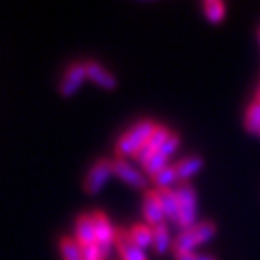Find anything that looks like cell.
I'll use <instances>...</instances> for the list:
<instances>
[{"mask_svg":"<svg viewBox=\"0 0 260 260\" xmlns=\"http://www.w3.org/2000/svg\"><path fill=\"white\" fill-rule=\"evenodd\" d=\"M152 248L157 255H167L170 249H174V240H172L170 230H168L167 222L154 226V242Z\"/></svg>","mask_w":260,"mask_h":260,"instance_id":"14","label":"cell"},{"mask_svg":"<svg viewBox=\"0 0 260 260\" xmlns=\"http://www.w3.org/2000/svg\"><path fill=\"white\" fill-rule=\"evenodd\" d=\"M175 172H177L179 183H190V179L195 177L201 170L204 168V159L201 155L193 154L188 157L179 159L177 162H174Z\"/></svg>","mask_w":260,"mask_h":260,"instance_id":"13","label":"cell"},{"mask_svg":"<svg viewBox=\"0 0 260 260\" xmlns=\"http://www.w3.org/2000/svg\"><path fill=\"white\" fill-rule=\"evenodd\" d=\"M175 260H219L217 256L208 255V253L186 251V253H174Z\"/></svg>","mask_w":260,"mask_h":260,"instance_id":"23","label":"cell"},{"mask_svg":"<svg viewBox=\"0 0 260 260\" xmlns=\"http://www.w3.org/2000/svg\"><path fill=\"white\" fill-rule=\"evenodd\" d=\"M253 100L260 103V81H258V85H256V89H255V96H253Z\"/></svg>","mask_w":260,"mask_h":260,"instance_id":"25","label":"cell"},{"mask_svg":"<svg viewBox=\"0 0 260 260\" xmlns=\"http://www.w3.org/2000/svg\"><path fill=\"white\" fill-rule=\"evenodd\" d=\"M217 235V224L213 220H199L188 230L179 232V235L174 239V253H186L195 251L203 244L210 242Z\"/></svg>","mask_w":260,"mask_h":260,"instance_id":"2","label":"cell"},{"mask_svg":"<svg viewBox=\"0 0 260 260\" xmlns=\"http://www.w3.org/2000/svg\"><path fill=\"white\" fill-rule=\"evenodd\" d=\"M258 42H260V29H258Z\"/></svg>","mask_w":260,"mask_h":260,"instance_id":"26","label":"cell"},{"mask_svg":"<svg viewBox=\"0 0 260 260\" xmlns=\"http://www.w3.org/2000/svg\"><path fill=\"white\" fill-rule=\"evenodd\" d=\"M83 249V260H105V255H103L102 248L98 244H92V246H85Z\"/></svg>","mask_w":260,"mask_h":260,"instance_id":"24","label":"cell"},{"mask_svg":"<svg viewBox=\"0 0 260 260\" xmlns=\"http://www.w3.org/2000/svg\"><path fill=\"white\" fill-rule=\"evenodd\" d=\"M170 134H172V130L168 128L167 125H161V123H157V126H155V130L152 132L150 138H148V141H146L145 145H143L141 150L134 155V159L138 162H141V165H145V162L148 161L152 155L157 154L159 148L162 146V143L170 138Z\"/></svg>","mask_w":260,"mask_h":260,"instance_id":"9","label":"cell"},{"mask_svg":"<svg viewBox=\"0 0 260 260\" xmlns=\"http://www.w3.org/2000/svg\"><path fill=\"white\" fill-rule=\"evenodd\" d=\"M155 126H157V123L152 121V119H141V121L134 123L126 132H123L116 141V146H114V152H116L118 159L134 157L143 148V145L148 141Z\"/></svg>","mask_w":260,"mask_h":260,"instance_id":"1","label":"cell"},{"mask_svg":"<svg viewBox=\"0 0 260 260\" xmlns=\"http://www.w3.org/2000/svg\"><path fill=\"white\" fill-rule=\"evenodd\" d=\"M85 65H87V78L92 80L98 87H102L105 90H112L118 87V78L114 76L105 65L98 63L94 60L85 61Z\"/></svg>","mask_w":260,"mask_h":260,"instance_id":"11","label":"cell"},{"mask_svg":"<svg viewBox=\"0 0 260 260\" xmlns=\"http://www.w3.org/2000/svg\"><path fill=\"white\" fill-rule=\"evenodd\" d=\"M141 211L143 217H145V222L148 226H157V224L167 222V217H165V211H162L161 201H159V193L157 190H146L145 197H143V204H141Z\"/></svg>","mask_w":260,"mask_h":260,"instance_id":"8","label":"cell"},{"mask_svg":"<svg viewBox=\"0 0 260 260\" xmlns=\"http://www.w3.org/2000/svg\"><path fill=\"white\" fill-rule=\"evenodd\" d=\"M168 165H170V157H167V155H162L161 152H157V154L152 155V157L148 159L145 165H141V167L146 175L154 177L155 174H159V172H161L162 168H167Z\"/></svg>","mask_w":260,"mask_h":260,"instance_id":"21","label":"cell"},{"mask_svg":"<svg viewBox=\"0 0 260 260\" xmlns=\"http://www.w3.org/2000/svg\"><path fill=\"white\" fill-rule=\"evenodd\" d=\"M203 11L206 20L211 22V24H220L226 18V6L220 0H204Z\"/></svg>","mask_w":260,"mask_h":260,"instance_id":"20","label":"cell"},{"mask_svg":"<svg viewBox=\"0 0 260 260\" xmlns=\"http://www.w3.org/2000/svg\"><path fill=\"white\" fill-rule=\"evenodd\" d=\"M87 80V65L85 61H74L73 65L67 67L63 78H61L58 90L63 98H71L80 90L83 81Z\"/></svg>","mask_w":260,"mask_h":260,"instance_id":"6","label":"cell"},{"mask_svg":"<svg viewBox=\"0 0 260 260\" xmlns=\"http://www.w3.org/2000/svg\"><path fill=\"white\" fill-rule=\"evenodd\" d=\"M179 145H181V136H179L177 132H172L170 138L162 143V146L159 148V152H161L162 155H167V157H172V155L177 152Z\"/></svg>","mask_w":260,"mask_h":260,"instance_id":"22","label":"cell"},{"mask_svg":"<svg viewBox=\"0 0 260 260\" xmlns=\"http://www.w3.org/2000/svg\"><path fill=\"white\" fill-rule=\"evenodd\" d=\"M152 183L155 184V190H168V188H177L179 184V177L177 172H175L174 165H168L167 168H162L159 174H155L152 177Z\"/></svg>","mask_w":260,"mask_h":260,"instance_id":"17","label":"cell"},{"mask_svg":"<svg viewBox=\"0 0 260 260\" xmlns=\"http://www.w3.org/2000/svg\"><path fill=\"white\" fill-rule=\"evenodd\" d=\"M116 249H118L121 260H148L146 258L145 249L138 248L132 239H130V232L125 228H118L116 232Z\"/></svg>","mask_w":260,"mask_h":260,"instance_id":"10","label":"cell"},{"mask_svg":"<svg viewBox=\"0 0 260 260\" xmlns=\"http://www.w3.org/2000/svg\"><path fill=\"white\" fill-rule=\"evenodd\" d=\"M74 239L80 242L81 248L96 244V232H94L92 213H80L74 222Z\"/></svg>","mask_w":260,"mask_h":260,"instance_id":"12","label":"cell"},{"mask_svg":"<svg viewBox=\"0 0 260 260\" xmlns=\"http://www.w3.org/2000/svg\"><path fill=\"white\" fill-rule=\"evenodd\" d=\"M244 128L248 134H256L260 132V103L253 100L246 109L244 114Z\"/></svg>","mask_w":260,"mask_h":260,"instance_id":"19","label":"cell"},{"mask_svg":"<svg viewBox=\"0 0 260 260\" xmlns=\"http://www.w3.org/2000/svg\"><path fill=\"white\" fill-rule=\"evenodd\" d=\"M159 201H161L162 211H165V217L167 220H177L179 213V203H177V193H175V188H168V190H157Z\"/></svg>","mask_w":260,"mask_h":260,"instance_id":"16","label":"cell"},{"mask_svg":"<svg viewBox=\"0 0 260 260\" xmlns=\"http://www.w3.org/2000/svg\"><path fill=\"white\" fill-rule=\"evenodd\" d=\"M92 220H94V232H96V244L102 248L105 258L110 255L114 244H116V232L118 228H114L110 217L105 211L96 210L92 211Z\"/></svg>","mask_w":260,"mask_h":260,"instance_id":"5","label":"cell"},{"mask_svg":"<svg viewBox=\"0 0 260 260\" xmlns=\"http://www.w3.org/2000/svg\"><path fill=\"white\" fill-rule=\"evenodd\" d=\"M114 175L121 179L123 183H126L128 186L136 188V190H145L150 184L145 172L138 170L126 159H114Z\"/></svg>","mask_w":260,"mask_h":260,"instance_id":"7","label":"cell"},{"mask_svg":"<svg viewBox=\"0 0 260 260\" xmlns=\"http://www.w3.org/2000/svg\"><path fill=\"white\" fill-rule=\"evenodd\" d=\"M258 138H260V132H258Z\"/></svg>","mask_w":260,"mask_h":260,"instance_id":"27","label":"cell"},{"mask_svg":"<svg viewBox=\"0 0 260 260\" xmlns=\"http://www.w3.org/2000/svg\"><path fill=\"white\" fill-rule=\"evenodd\" d=\"M130 232V239L132 242L141 249H148L152 248V242H154V228L148 226L146 222H141V224H134V226L128 230Z\"/></svg>","mask_w":260,"mask_h":260,"instance_id":"15","label":"cell"},{"mask_svg":"<svg viewBox=\"0 0 260 260\" xmlns=\"http://www.w3.org/2000/svg\"><path fill=\"white\" fill-rule=\"evenodd\" d=\"M175 193H177V203H179V213H177V228L183 232L188 230L193 224H197V190L191 183H181L175 188Z\"/></svg>","mask_w":260,"mask_h":260,"instance_id":"3","label":"cell"},{"mask_svg":"<svg viewBox=\"0 0 260 260\" xmlns=\"http://www.w3.org/2000/svg\"><path fill=\"white\" fill-rule=\"evenodd\" d=\"M58 248L61 260H83V249L74 237H61Z\"/></svg>","mask_w":260,"mask_h":260,"instance_id":"18","label":"cell"},{"mask_svg":"<svg viewBox=\"0 0 260 260\" xmlns=\"http://www.w3.org/2000/svg\"><path fill=\"white\" fill-rule=\"evenodd\" d=\"M114 175V159L102 157L89 168L85 179H83V190L87 195H96L102 191L110 177Z\"/></svg>","mask_w":260,"mask_h":260,"instance_id":"4","label":"cell"}]
</instances>
